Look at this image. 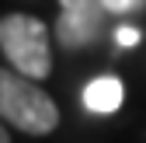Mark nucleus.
I'll return each mask as SVG.
<instances>
[{
    "label": "nucleus",
    "mask_w": 146,
    "mask_h": 143,
    "mask_svg": "<svg viewBox=\"0 0 146 143\" xmlns=\"http://www.w3.org/2000/svg\"><path fill=\"white\" fill-rule=\"evenodd\" d=\"M104 17H111L104 11L101 0H63V14L56 21V39L63 49H87L90 42L101 39Z\"/></svg>",
    "instance_id": "nucleus-3"
},
{
    "label": "nucleus",
    "mask_w": 146,
    "mask_h": 143,
    "mask_svg": "<svg viewBox=\"0 0 146 143\" xmlns=\"http://www.w3.org/2000/svg\"><path fill=\"white\" fill-rule=\"evenodd\" d=\"M122 98H125V87H122L118 77H98L84 87V105L90 112H101V115L115 112L122 105Z\"/></svg>",
    "instance_id": "nucleus-4"
},
{
    "label": "nucleus",
    "mask_w": 146,
    "mask_h": 143,
    "mask_svg": "<svg viewBox=\"0 0 146 143\" xmlns=\"http://www.w3.org/2000/svg\"><path fill=\"white\" fill-rule=\"evenodd\" d=\"M115 42H118L122 49H129V45H136V42H139V28H132V25H122V28L115 31Z\"/></svg>",
    "instance_id": "nucleus-6"
},
{
    "label": "nucleus",
    "mask_w": 146,
    "mask_h": 143,
    "mask_svg": "<svg viewBox=\"0 0 146 143\" xmlns=\"http://www.w3.org/2000/svg\"><path fill=\"white\" fill-rule=\"evenodd\" d=\"M0 143H11V133L4 129V133H0Z\"/></svg>",
    "instance_id": "nucleus-7"
},
{
    "label": "nucleus",
    "mask_w": 146,
    "mask_h": 143,
    "mask_svg": "<svg viewBox=\"0 0 146 143\" xmlns=\"http://www.w3.org/2000/svg\"><path fill=\"white\" fill-rule=\"evenodd\" d=\"M0 115L4 126L21 129L31 136H45L59 126V108L31 77H21L14 70L0 74Z\"/></svg>",
    "instance_id": "nucleus-1"
},
{
    "label": "nucleus",
    "mask_w": 146,
    "mask_h": 143,
    "mask_svg": "<svg viewBox=\"0 0 146 143\" xmlns=\"http://www.w3.org/2000/svg\"><path fill=\"white\" fill-rule=\"evenodd\" d=\"M0 49L7 63L21 77L45 80L52 74V49H49V31L38 17L31 14H7L0 21Z\"/></svg>",
    "instance_id": "nucleus-2"
},
{
    "label": "nucleus",
    "mask_w": 146,
    "mask_h": 143,
    "mask_svg": "<svg viewBox=\"0 0 146 143\" xmlns=\"http://www.w3.org/2000/svg\"><path fill=\"white\" fill-rule=\"evenodd\" d=\"M101 4H104V11L111 17H129V14L146 7V0H101Z\"/></svg>",
    "instance_id": "nucleus-5"
}]
</instances>
